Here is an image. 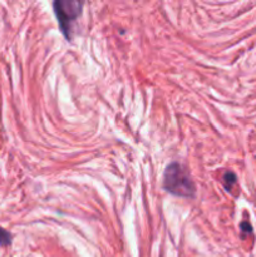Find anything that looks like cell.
Returning <instances> with one entry per match:
<instances>
[{
	"label": "cell",
	"instance_id": "1",
	"mask_svg": "<svg viewBox=\"0 0 256 257\" xmlns=\"http://www.w3.org/2000/svg\"><path fill=\"white\" fill-rule=\"evenodd\" d=\"M163 188L177 197L191 198L196 195V186L190 172L178 162H172L166 167L163 173Z\"/></svg>",
	"mask_w": 256,
	"mask_h": 257
},
{
	"label": "cell",
	"instance_id": "2",
	"mask_svg": "<svg viewBox=\"0 0 256 257\" xmlns=\"http://www.w3.org/2000/svg\"><path fill=\"white\" fill-rule=\"evenodd\" d=\"M55 17L60 30L68 40L72 39V25L80 17L83 3L75 0H55L53 3Z\"/></svg>",
	"mask_w": 256,
	"mask_h": 257
},
{
	"label": "cell",
	"instance_id": "3",
	"mask_svg": "<svg viewBox=\"0 0 256 257\" xmlns=\"http://www.w3.org/2000/svg\"><path fill=\"white\" fill-rule=\"evenodd\" d=\"M236 183V175L233 172H226L225 175H223V185H225L226 190L227 191H231V188H232V186Z\"/></svg>",
	"mask_w": 256,
	"mask_h": 257
},
{
	"label": "cell",
	"instance_id": "4",
	"mask_svg": "<svg viewBox=\"0 0 256 257\" xmlns=\"http://www.w3.org/2000/svg\"><path fill=\"white\" fill-rule=\"evenodd\" d=\"M12 242V235L0 227V246H9Z\"/></svg>",
	"mask_w": 256,
	"mask_h": 257
},
{
	"label": "cell",
	"instance_id": "5",
	"mask_svg": "<svg viewBox=\"0 0 256 257\" xmlns=\"http://www.w3.org/2000/svg\"><path fill=\"white\" fill-rule=\"evenodd\" d=\"M240 227L241 231H242V236L251 235V233H252V227H251V225L248 222H242Z\"/></svg>",
	"mask_w": 256,
	"mask_h": 257
}]
</instances>
